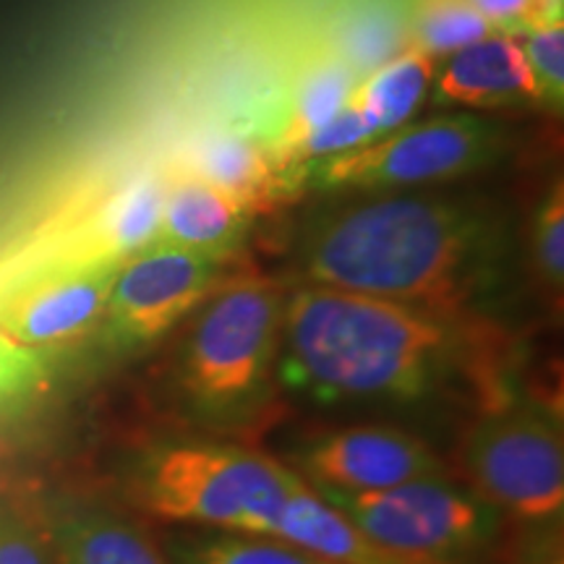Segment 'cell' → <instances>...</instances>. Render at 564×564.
I'll use <instances>...</instances> for the list:
<instances>
[{
  "mask_svg": "<svg viewBox=\"0 0 564 564\" xmlns=\"http://www.w3.org/2000/svg\"><path fill=\"white\" fill-rule=\"evenodd\" d=\"M173 564H329L278 535L230 531H183L167 535Z\"/></svg>",
  "mask_w": 564,
  "mask_h": 564,
  "instance_id": "cell-18",
  "label": "cell"
},
{
  "mask_svg": "<svg viewBox=\"0 0 564 564\" xmlns=\"http://www.w3.org/2000/svg\"><path fill=\"white\" fill-rule=\"evenodd\" d=\"M463 484L535 533L562 531L564 442L552 411L512 400L478 413L457 447Z\"/></svg>",
  "mask_w": 564,
  "mask_h": 564,
  "instance_id": "cell-5",
  "label": "cell"
},
{
  "mask_svg": "<svg viewBox=\"0 0 564 564\" xmlns=\"http://www.w3.org/2000/svg\"><path fill=\"white\" fill-rule=\"evenodd\" d=\"M546 6H552L554 11H562V0H546Z\"/></svg>",
  "mask_w": 564,
  "mask_h": 564,
  "instance_id": "cell-25",
  "label": "cell"
},
{
  "mask_svg": "<svg viewBox=\"0 0 564 564\" xmlns=\"http://www.w3.org/2000/svg\"><path fill=\"white\" fill-rule=\"evenodd\" d=\"M491 24L468 0H423L411 45L442 58L489 37Z\"/></svg>",
  "mask_w": 564,
  "mask_h": 564,
  "instance_id": "cell-19",
  "label": "cell"
},
{
  "mask_svg": "<svg viewBox=\"0 0 564 564\" xmlns=\"http://www.w3.org/2000/svg\"><path fill=\"white\" fill-rule=\"evenodd\" d=\"M47 541L58 564H173L139 523L91 502H55Z\"/></svg>",
  "mask_w": 564,
  "mask_h": 564,
  "instance_id": "cell-14",
  "label": "cell"
},
{
  "mask_svg": "<svg viewBox=\"0 0 564 564\" xmlns=\"http://www.w3.org/2000/svg\"><path fill=\"white\" fill-rule=\"evenodd\" d=\"M285 291L259 272H236L202 303L173 366V400L194 426L236 434L278 403Z\"/></svg>",
  "mask_w": 564,
  "mask_h": 564,
  "instance_id": "cell-3",
  "label": "cell"
},
{
  "mask_svg": "<svg viewBox=\"0 0 564 564\" xmlns=\"http://www.w3.org/2000/svg\"><path fill=\"white\" fill-rule=\"evenodd\" d=\"M293 470L319 494H364L449 474L419 434L394 423H348L301 442Z\"/></svg>",
  "mask_w": 564,
  "mask_h": 564,
  "instance_id": "cell-9",
  "label": "cell"
},
{
  "mask_svg": "<svg viewBox=\"0 0 564 564\" xmlns=\"http://www.w3.org/2000/svg\"><path fill=\"white\" fill-rule=\"evenodd\" d=\"M533 257L535 270L549 293L562 299L564 288V188H556L541 204L533 230Z\"/></svg>",
  "mask_w": 564,
  "mask_h": 564,
  "instance_id": "cell-21",
  "label": "cell"
},
{
  "mask_svg": "<svg viewBox=\"0 0 564 564\" xmlns=\"http://www.w3.org/2000/svg\"><path fill=\"white\" fill-rule=\"evenodd\" d=\"M251 212L186 165L165 175L158 241L207 257L225 259L241 246Z\"/></svg>",
  "mask_w": 564,
  "mask_h": 564,
  "instance_id": "cell-13",
  "label": "cell"
},
{
  "mask_svg": "<svg viewBox=\"0 0 564 564\" xmlns=\"http://www.w3.org/2000/svg\"><path fill=\"white\" fill-rule=\"evenodd\" d=\"M468 3L489 21L491 30L499 26L505 34H514V37L535 21L562 17V11H554L552 6H546V0H468Z\"/></svg>",
  "mask_w": 564,
  "mask_h": 564,
  "instance_id": "cell-24",
  "label": "cell"
},
{
  "mask_svg": "<svg viewBox=\"0 0 564 564\" xmlns=\"http://www.w3.org/2000/svg\"><path fill=\"white\" fill-rule=\"evenodd\" d=\"M434 100L474 110H510L541 105V91L518 37L489 34L455 53L436 79Z\"/></svg>",
  "mask_w": 564,
  "mask_h": 564,
  "instance_id": "cell-12",
  "label": "cell"
},
{
  "mask_svg": "<svg viewBox=\"0 0 564 564\" xmlns=\"http://www.w3.org/2000/svg\"><path fill=\"white\" fill-rule=\"evenodd\" d=\"M518 40L531 68L541 102L562 108L564 100V21L562 17L535 21Z\"/></svg>",
  "mask_w": 564,
  "mask_h": 564,
  "instance_id": "cell-20",
  "label": "cell"
},
{
  "mask_svg": "<svg viewBox=\"0 0 564 564\" xmlns=\"http://www.w3.org/2000/svg\"><path fill=\"white\" fill-rule=\"evenodd\" d=\"M118 267L55 262L0 299V329L42 356L79 340L102 322Z\"/></svg>",
  "mask_w": 564,
  "mask_h": 564,
  "instance_id": "cell-10",
  "label": "cell"
},
{
  "mask_svg": "<svg viewBox=\"0 0 564 564\" xmlns=\"http://www.w3.org/2000/svg\"><path fill=\"white\" fill-rule=\"evenodd\" d=\"M301 478L291 465L232 442L162 444L131 476L133 499L152 518L204 531L274 535Z\"/></svg>",
  "mask_w": 564,
  "mask_h": 564,
  "instance_id": "cell-4",
  "label": "cell"
},
{
  "mask_svg": "<svg viewBox=\"0 0 564 564\" xmlns=\"http://www.w3.org/2000/svg\"><path fill=\"white\" fill-rule=\"evenodd\" d=\"M45 377L47 364L42 352H34L24 348V345L13 343L0 329V413L24 403L32 392L40 390Z\"/></svg>",
  "mask_w": 564,
  "mask_h": 564,
  "instance_id": "cell-22",
  "label": "cell"
},
{
  "mask_svg": "<svg viewBox=\"0 0 564 564\" xmlns=\"http://www.w3.org/2000/svg\"><path fill=\"white\" fill-rule=\"evenodd\" d=\"M165 175L144 171L126 181L70 232L55 262L121 264L158 241Z\"/></svg>",
  "mask_w": 564,
  "mask_h": 564,
  "instance_id": "cell-11",
  "label": "cell"
},
{
  "mask_svg": "<svg viewBox=\"0 0 564 564\" xmlns=\"http://www.w3.org/2000/svg\"><path fill=\"white\" fill-rule=\"evenodd\" d=\"M436 58L421 47L408 45L382 66L373 68L361 84H356L350 100L358 102L377 123V137L400 129L411 112L426 97L434 82Z\"/></svg>",
  "mask_w": 564,
  "mask_h": 564,
  "instance_id": "cell-17",
  "label": "cell"
},
{
  "mask_svg": "<svg viewBox=\"0 0 564 564\" xmlns=\"http://www.w3.org/2000/svg\"><path fill=\"white\" fill-rule=\"evenodd\" d=\"M0 564H53L47 533L30 523L24 514L0 512Z\"/></svg>",
  "mask_w": 564,
  "mask_h": 564,
  "instance_id": "cell-23",
  "label": "cell"
},
{
  "mask_svg": "<svg viewBox=\"0 0 564 564\" xmlns=\"http://www.w3.org/2000/svg\"><path fill=\"white\" fill-rule=\"evenodd\" d=\"M319 494V491H316ZM352 525L387 552L463 564L494 549L505 514L449 474L364 494H322Z\"/></svg>",
  "mask_w": 564,
  "mask_h": 564,
  "instance_id": "cell-6",
  "label": "cell"
},
{
  "mask_svg": "<svg viewBox=\"0 0 564 564\" xmlns=\"http://www.w3.org/2000/svg\"><path fill=\"white\" fill-rule=\"evenodd\" d=\"M499 238L470 209L394 196L324 217L301 246L314 285L373 295L449 319H478L499 280Z\"/></svg>",
  "mask_w": 564,
  "mask_h": 564,
  "instance_id": "cell-2",
  "label": "cell"
},
{
  "mask_svg": "<svg viewBox=\"0 0 564 564\" xmlns=\"http://www.w3.org/2000/svg\"><path fill=\"white\" fill-rule=\"evenodd\" d=\"M225 259L152 243L118 267L102 327L116 348H144L186 319L220 282Z\"/></svg>",
  "mask_w": 564,
  "mask_h": 564,
  "instance_id": "cell-8",
  "label": "cell"
},
{
  "mask_svg": "<svg viewBox=\"0 0 564 564\" xmlns=\"http://www.w3.org/2000/svg\"><path fill=\"white\" fill-rule=\"evenodd\" d=\"M186 167L228 192L251 215L295 196L274 167L270 147L264 150L236 129L204 131L192 147Z\"/></svg>",
  "mask_w": 564,
  "mask_h": 564,
  "instance_id": "cell-15",
  "label": "cell"
},
{
  "mask_svg": "<svg viewBox=\"0 0 564 564\" xmlns=\"http://www.w3.org/2000/svg\"><path fill=\"white\" fill-rule=\"evenodd\" d=\"M352 89H356V74L337 51H314L303 61L293 82L291 100H288L285 121L270 144L274 167L285 178V162L303 139L312 137L316 129L329 123L348 105ZM288 181V178H285ZM291 186V183H288Z\"/></svg>",
  "mask_w": 564,
  "mask_h": 564,
  "instance_id": "cell-16",
  "label": "cell"
},
{
  "mask_svg": "<svg viewBox=\"0 0 564 564\" xmlns=\"http://www.w3.org/2000/svg\"><path fill=\"white\" fill-rule=\"evenodd\" d=\"M282 377L319 405L465 408L474 419L518 400L489 324L314 282L285 299Z\"/></svg>",
  "mask_w": 564,
  "mask_h": 564,
  "instance_id": "cell-1",
  "label": "cell"
},
{
  "mask_svg": "<svg viewBox=\"0 0 564 564\" xmlns=\"http://www.w3.org/2000/svg\"><path fill=\"white\" fill-rule=\"evenodd\" d=\"M499 137L478 116H447L387 131L348 152L308 162L299 171L301 188L364 192V188L419 186L447 181L486 165Z\"/></svg>",
  "mask_w": 564,
  "mask_h": 564,
  "instance_id": "cell-7",
  "label": "cell"
}]
</instances>
